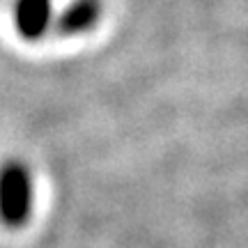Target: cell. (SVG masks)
Segmentation results:
<instances>
[{"instance_id": "1", "label": "cell", "mask_w": 248, "mask_h": 248, "mask_svg": "<svg viewBox=\"0 0 248 248\" xmlns=\"http://www.w3.org/2000/svg\"><path fill=\"white\" fill-rule=\"evenodd\" d=\"M32 214V177L21 161L0 168V221L7 228L26 225Z\"/></svg>"}, {"instance_id": "3", "label": "cell", "mask_w": 248, "mask_h": 248, "mask_svg": "<svg viewBox=\"0 0 248 248\" xmlns=\"http://www.w3.org/2000/svg\"><path fill=\"white\" fill-rule=\"evenodd\" d=\"M99 14H101L99 0H74L58 18V30L67 37L88 32L99 21Z\"/></svg>"}, {"instance_id": "2", "label": "cell", "mask_w": 248, "mask_h": 248, "mask_svg": "<svg viewBox=\"0 0 248 248\" xmlns=\"http://www.w3.org/2000/svg\"><path fill=\"white\" fill-rule=\"evenodd\" d=\"M16 28L23 39L35 42L51 23V0H16Z\"/></svg>"}]
</instances>
